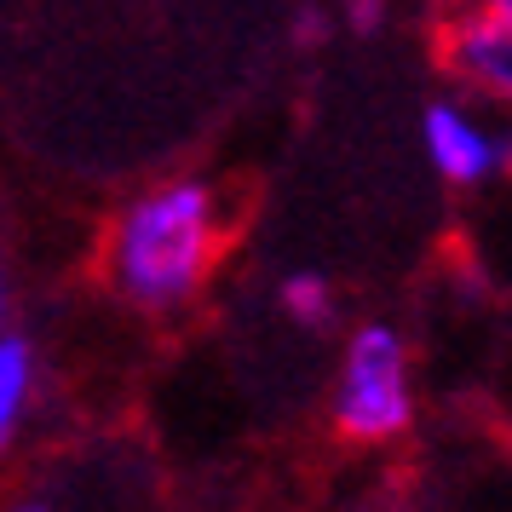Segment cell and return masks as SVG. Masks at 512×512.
<instances>
[{
	"mask_svg": "<svg viewBox=\"0 0 512 512\" xmlns=\"http://www.w3.org/2000/svg\"><path fill=\"white\" fill-rule=\"evenodd\" d=\"M443 12H472V18H501V24H512V0H443Z\"/></svg>",
	"mask_w": 512,
	"mask_h": 512,
	"instance_id": "9",
	"label": "cell"
},
{
	"mask_svg": "<svg viewBox=\"0 0 512 512\" xmlns=\"http://www.w3.org/2000/svg\"><path fill=\"white\" fill-rule=\"evenodd\" d=\"M41 386H47V369L35 340L18 328H0V466L18 455L29 420L41 409Z\"/></svg>",
	"mask_w": 512,
	"mask_h": 512,
	"instance_id": "5",
	"label": "cell"
},
{
	"mask_svg": "<svg viewBox=\"0 0 512 512\" xmlns=\"http://www.w3.org/2000/svg\"><path fill=\"white\" fill-rule=\"evenodd\" d=\"M438 64L466 98L512 116V24L472 18V12H443L438 18Z\"/></svg>",
	"mask_w": 512,
	"mask_h": 512,
	"instance_id": "4",
	"label": "cell"
},
{
	"mask_svg": "<svg viewBox=\"0 0 512 512\" xmlns=\"http://www.w3.org/2000/svg\"><path fill=\"white\" fill-rule=\"evenodd\" d=\"M501 150H507V173H512V121L501 127Z\"/></svg>",
	"mask_w": 512,
	"mask_h": 512,
	"instance_id": "13",
	"label": "cell"
},
{
	"mask_svg": "<svg viewBox=\"0 0 512 512\" xmlns=\"http://www.w3.org/2000/svg\"><path fill=\"white\" fill-rule=\"evenodd\" d=\"M231 248L225 202L196 173H167L127 196L98 242V277L144 317H179L208 294Z\"/></svg>",
	"mask_w": 512,
	"mask_h": 512,
	"instance_id": "1",
	"label": "cell"
},
{
	"mask_svg": "<svg viewBox=\"0 0 512 512\" xmlns=\"http://www.w3.org/2000/svg\"><path fill=\"white\" fill-rule=\"evenodd\" d=\"M328 415H334V432L357 449H386L415 432V346L397 323H357L346 334Z\"/></svg>",
	"mask_w": 512,
	"mask_h": 512,
	"instance_id": "2",
	"label": "cell"
},
{
	"mask_svg": "<svg viewBox=\"0 0 512 512\" xmlns=\"http://www.w3.org/2000/svg\"><path fill=\"white\" fill-rule=\"evenodd\" d=\"M288 41H294L300 52H311V47H323V41H328V12L317 6V0L294 12V24H288Z\"/></svg>",
	"mask_w": 512,
	"mask_h": 512,
	"instance_id": "8",
	"label": "cell"
},
{
	"mask_svg": "<svg viewBox=\"0 0 512 512\" xmlns=\"http://www.w3.org/2000/svg\"><path fill=\"white\" fill-rule=\"evenodd\" d=\"M420 150L443 185L455 190H484L507 173L501 127L478 110V98H432L420 110Z\"/></svg>",
	"mask_w": 512,
	"mask_h": 512,
	"instance_id": "3",
	"label": "cell"
},
{
	"mask_svg": "<svg viewBox=\"0 0 512 512\" xmlns=\"http://www.w3.org/2000/svg\"><path fill=\"white\" fill-rule=\"evenodd\" d=\"M277 311L300 334H328V328L340 323V288H334V277L300 265V271H288L277 282Z\"/></svg>",
	"mask_w": 512,
	"mask_h": 512,
	"instance_id": "6",
	"label": "cell"
},
{
	"mask_svg": "<svg viewBox=\"0 0 512 512\" xmlns=\"http://www.w3.org/2000/svg\"><path fill=\"white\" fill-rule=\"evenodd\" d=\"M351 512H409V501H392V495H369V501H357Z\"/></svg>",
	"mask_w": 512,
	"mask_h": 512,
	"instance_id": "11",
	"label": "cell"
},
{
	"mask_svg": "<svg viewBox=\"0 0 512 512\" xmlns=\"http://www.w3.org/2000/svg\"><path fill=\"white\" fill-rule=\"evenodd\" d=\"M334 18L351 29V35H380V29L392 24V0H334Z\"/></svg>",
	"mask_w": 512,
	"mask_h": 512,
	"instance_id": "7",
	"label": "cell"
},
{
	"mask_svg": "<svg viewBox=\"0 0 512 512\" xmlns=\"http://www.w3.org/2000/svg\"><path fill=\"white\" fill-rule=\"evenodd\" d=\"M0 328H12V277H6V254H0Z\"/></svg>",
	"mask_w": 512,
	"mask_h": 512,
	"instance_id": "10",
	"label": "cell"
},
{
	"mask_svg": "<svg viewBox=\"0 0 512 512\" xmlns=\"http://www.w3.org/2000/svg\"><path fill=\"white\" fill-rule=\"evenodd\" d=\"M0 512H58V507H52L47 495H18V501H6Z\"/></svg>",
	"mask_w": 512,
	"mask_h": 512,
	"instance_id": "12",
	"label": "cell"
}]
</instances>
